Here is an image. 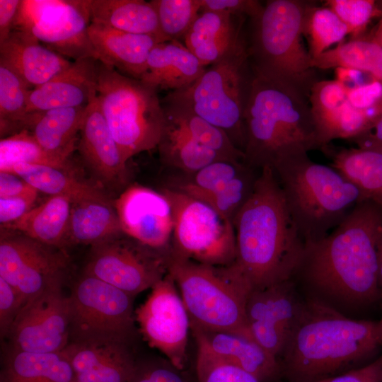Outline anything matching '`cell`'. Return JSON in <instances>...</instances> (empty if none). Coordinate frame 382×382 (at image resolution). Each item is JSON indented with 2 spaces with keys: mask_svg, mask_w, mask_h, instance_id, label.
<instances>
[{
  "mask_svg": "<svg viewBox=\"0 0 382 382\" xmlns=\"http://www.w3.org/2000/svg\"><path fill=\"white\" fill-rule=\"evenodd\" d=\"M272 169L304 244L325 237L366 200L336 169L314 162L306 151L282 158Z\"/></svg>",
  "mask_w": 382,
  "mask_h": 382,
  "instance_id": "cell-5",
  "label": "cell"
},
{
  "mask_svg": "<svg viewBox=\"0 0 382 382\" xmlns=\"http://www.w3.org/2000/svg\"><path fill=\"white\" fill-rule=\"evenodd\" d=\"M114 204L124 234L168 254L173 212L168 199L162 192L133 185L120 194Z\"/></svg>",
  "mask_w": 382,
  "mask_h": 382,
  "instance_id": "cell-18",
  "label": "cell"
},
{
  "mask_svg": "<svg viewBox=\"0 0 382 382\" xmlns=\"http://www.w3.org/2000/svg\"><path fill=\"white\" fill-rule=\"evenodd\" d=\"M248 167L243 161L217 160L192 174V179L178 189L190 195L212 192L239 176Z\"/></svg>",
  "mask_w": 382,
  "mask_h": 382,
  "instance_id": "cell-43",
  "label": "cell"
},
{
  "mask_svg": "<svg viewBox=\"0 0 382 382\" xmlns=\"http://www.w3.org/2000/svg\"><path fill=\"white\" fill-rule=\"evenodd\" d=\"M8 172L18 175L37 191L49 196L65 195L73 201L109 199L96 187L76 178L69 170L48 166L17 163Z\"/></svg>",
  "mask_w": 382,
  "mask_h": 382,
  "instance_id": "cell-34",
  "label": "cell"
},
{
  "mask_svg": "<svg viewBox=\"0 0 382 382\" xmlns=\"http://www.w3.org/2000/svg\"><path fill=\"white\" fill-rule=\"evenodd\" d=\"M162 192L168 199L173 212L168 255L216 267L234 262L236 248L231 220L179 189L166 188Z\"/></svg>",
  "mask_w": 382,
  "mask_h": 382,
  "instance_id": "cell-11",
  "label": "cell"
},
{
  "mask_svg": "<svg viewBox=\"0 0 382 382\" xmlns=\"http://www.w3.org/2000/svg\"><path fill=\"white\" fill-rule=\"evenodd\" d=\"M1 229L0 277L25 302L48 287L64 284L69 266L65 250Z\"/></svg>",
  "mask_w": 382,
  "mask_h": 382,
  "instance_id": "cell-14",
  "label": "cell"
},
{
  "mask_svg": "<svg viewBox=\"0 0 382 382\" xmlns=\"http://www.w3.org/2000/svg\"><path fill=\"white\" fill-rule=\"evenodd\" d=\"M91 0H22L13 30L33 35L46 47L74 60L96 58L88 37Z\"/></svg>",
  "mask_w": 382,
  "mask_h": 382,
  "instance_id": "cell-12",
  "label": "cell"
},
{
  "mask_svg": "<svg viewBox=\"0 0 382 382\" xmlns=\"http://www.w3.org/2000/svg\"><path fill=\"white\" fill-rule=\"evenodd\" d=\"M167 265L190 325L204 330L233 332L251 337L245 306L252 289L231 265L212 266L168 255Z\"/></svg>",
  "mask_w": 382,
  "mask_h": 382,
  "instance_id": "cell-7",
  "label": "cell"
},
{
  "mask_svg": "<svg viewBox=\"0 0 382 382\" xmlns=\"http://www.w3.org/2000/svg\"><path fill=\"white\" fill-rule=\"evenodd\" d=\"M62 352L77 382H130L137 364L131 346L122 343H69Z\"/></svg>",
  "mask_w": 382,
  "mask_h": 382,
  "instance_id": "cell-21",
  "label": "cell"
},
{
  "mask_svg": "<svg viewBox=\"0 0 382 382\" xmlns=\"http://www.w3.org/2000/svg\"><path fill=\"white\" fill-rule=\"evenodd\" d=\"M86 106L40 112L30 132L46 151L71 154L76 149Z\"/></svg>",
  "mask_w": 382,
  "mask_h": 382,
  "instance_id": "cell-33",
  "label": "cell"
},
{
  "mask_svg": "<svg viewBox=\"0 0 382 382\" xmlns=\"http://www.w3.org/2000/svg\"><path fill=\"white\" fill-rule=\"evenodd\" d=\"M91 23L125 33L155 36L161 33L157 12L151 1L143 0H91Z\"/></svg>",
  "mask_w": 382,
  "mask_h": 382,
  "instance_id": "cell-30",
  "label": "cell"
},
{
  "mask_svg": "<svg viewBox=\"0 0 382 382\" xmlns=\"http://www.w3.org/2000/svg\"><path fill=\"white\" fill-rule=\"evenodd\" d=\"M335 80L348 90L364 85L375 79L365 72L348 67L335 68Z\"/></svg>",
  "mask_w": 382,
  "mask_h": 382,
  "instance_id": "cell-54",
  "label": "cell"
},
{
  "mask_svg": "<svg viewBox=\"0 0 382 382\" xmlns=\"http://www.w3.org/2000/svg\"><path fill=\"white\" fill-rule=\"evenodd\" d=\"M303 37L312 59L317 57L336 43H341L349 35L347 25L328 7L318 6L313 1L305 14Z\"/></svg>",
  "mask_w": 382,
  "mask_h": 382,
  "instance_id": "cell-39",
  "label": "cell"
},
{
  "mask_svg": "<svg viewBox=\"0 0 382 382\" xmlns=\"http://www.w3.org/2000/svg\"><path fill=\"white\" fill-rule=\"evenodd\" d=\"M88 33L98 61L137 79L146 71L151 50L165 42L155 36L125 33L94 23H90Z\"/></svg>",
  "mask_w": 382,
  "mask_h": 382,
  "instance_id": "cell-22",
  "label": "cell"
},
{
  "mask_svg": "<svg viewBox=\"0 0 382 382\" xmlns=\"http://www.w3.org/2000/svg\"><path fill=\"white\" fill-rule=\"evenodd\" d=\"M160 30L168 40L183 39L201 12L200 0H152Z\"/></svg>",
  "mask_w": 382,
  "mask_h": 382,
  "instance_id": "cell-41",
  "label": "cell"
},
{
  "mask_svg": "<svg viewBox=\"0 0 382 382\" xmlns=\"http://www.w3.org/2000/svg\"><path fill=\"white\" fill-rule=\"evenodd\" d=\"M68 297L69 343L132 345L139 333L134 296L82 273Z\"/></svg>",
  "mask_w": 382,
  "mask_h": 382,
  "instance_id": "cell-10",
  "label": "cell"
},
{
  "mask_svg": "<svg viewBox=\"0 0 382 382\" xmlns=\"http://www.w3.org/2000/svg\"><path fill=\"white\" fill-rule=\"evenodd\" d=\"M97 62L94 57L74 60L61 73L31 89L28 112L86 106L97 95Z\"/></svg>",
  "mask_w": 382,
  "mask_h": 382,
  "instance_id": "cell-19",
  "label": "cell"
},
{
  "mask_svg": "<svg viewBox=\"0 0 382 382\" xmlns=\"http://www.w3.org/2000/svg\"><path fill=\"white\" fill-rule=\"evenodd\" d=\"M378 282L381 289L382 288V231L378 243Z\"/></svg>",
  "mask_w": 382,
  "mask_h": 382,
  "instance_id": "cell-56",
  "label": "cell"
},
{
  "mask_svg": "<svg viewBox=\"0 0 382 382\" xmlns=\"http://www.w3.org/2000/svg\"><path fill=\"white\" fill-rule=\"evenodd\" d=\"M196 340L213 353L250 373L260 382L282 379L279 360L253 338L233 332L204 330L190 325Z\"/></svg>",
  "mask_w": 382,
  "mask_h": 382,
  "instance_id": "cell-23",
  "label": "cell"
},
{
  "mask_svg": "<svg viewBox=\"0 0 382 382\" xmlns=\"http://www.w3.org/2000/svg\"><path fill=\"white\" fill-rule=\"evenodd\" d=\"M324 6L347 25L351 38L364 35L371 21L381 16L378 1L375 0H326Z\"/></svg>",
  "mask_w": 382,
  "mask_h": 382,
  "instance_id": "cell-44",
  "label": "cell"
},
{
  "mask_svg": "<svg viewBox=\"0 0 382 382\" xmlns=\"http://www.w3.org/2000/svg\"><path fill=\"white\" fill-rule=\"evenodd\" d=\"M0 61L31 89L46 83L72 62L43 46L33 35L17 30L0 43Z\"/></svg>",
  "mask_w": 382,
  "mask_h": 382,
  "instance_id": "cell-24",
  "label": "cell"
},
{
  "mask_svg": "<svg viewBox=\"0 0 382 382\" xmlns=\"http://www.w3.org/2000/svg\"><path fill=\"white\" fill-rule=\"evenodd\" d=\"M246 17L201 11L183 38L185 47L207 66L245 40Z\"/></svg>",
  "mask_w": 382,
  "mask_h": 382,
  "instance_id": "cell-25",
  "label": "cell"
},
{
  "mask_svg": "<svg viewBox=\"0 0 382 382\" xmlns=\"http://www.w3.org/2000/svg\"><path fill=\"white\" fill-rule=\"evenodd\" d=\"M38 192L18 175L0 172V198L35 195Z\"/></svg>",
  "mask_w": 382,
  "mask_h": 382,
  "instance_id": "cell-51",
  "label": "cell"
},
{
  "mask_svg": "<svg viewBox=\"0 0 382 382\" xmlns=\"http://www.w3.org/2000/svg\"><path fill=\"white\" fill-rule=\"evenodd\" d=\"M376 321L347 318L326 302L304 300L279 360L287 382H314L366 364L381 348Z\"/></svg>",
  "mask_w": 382,
  "mask_h": 382,
  "instance_id": "cell-3",
  "label": "cell"
},
{
  "mask_svg": "<svg viewBox=\"0 0 382 382\" xmlns=\"http://www.w3.org/2000/svg\"><path fill=\"white\" fill-rule=\"evenodd\" d=\"M72 202L65 195L49 196L20 219L1 228L16 231L41 243L65 250Z\"/></svg>",
  "mask_w": 382,
  "mask_h": 382,
  "instance_id": "cell-29",
  "label": "cell"
},
{
  "mask_svg": "<svg viewBox=\"0 0 382 382\" xmlns=\"http://www.w3.org/2000/svg\"><path fill=\"white\" fill-rule=\"evenodd\" d=\"M201 11H214L248 18L256 16L263 4L257 0H200Z\"/></svg>",
  "mask_w": 382,
  "mask_h": 382,
  "instance_id": "cell-48",
  "label": "cell"
},
{
  "mask_svg": "<svg viewBox=\"0 0 382 382\" xmlns=\"http://www.w3.org/2000/svg\"><path fill=\"white\" fill-rule=\"evenodd\" d=\"M124 234L114 202L84 199L72 202L66 247L101 243Z\"/></svg>",
  "mask_w": 382,
  "mask_h": 382,
  "instance_id": "cell-28",
  "label": "cell"
},
{
  "mask_svg": "<svg viewBox=\"0 0 382 382\" xmlns=\"http://www.w3.org/2000/svg\"><path fill=\"white\" fill-rule=\"evenodd\" d=\"M303 304L294 279L252 290L245 306L251 337L279 359L298 323Z\"/></svg>",
  "mask_w": 382,
  "mask_h": 382,
  "instance_id": "cell-17",
  "label": "cell"
},
{
  "mask_svg": "<svg viewBox=\"0 0 382 382\" xmlns=\"http://www.w3.org/2000/svg\"><path fill=\"white\" fill-rule=\"evenodd\" d=\"M0 382H77L62 352H30L6 347L1 361Z\"/></svg>",
  "mask_w": 382,
  "mask_h": 382,
  "instance_id": "cell-27",
  "label": "cell"
},
{
  "mask_svg": "<svg viewBox=\"0 0 382 382\" xmlns=\"http://www.w3.org/2000/svg\"><path fill=\"white\" fill-rule=\"evenodd\" d=\"M323 151L331 156V166L354 185L365 199L382 207V153L361 148L330 149Z\"/></svg>",
  "mask_w": 382,
  "mask_h": 382,
  "instance_id": "cell-31",
  "label": "cell"
},
{
  "mask_svg": "<svg viewBox=\"0 0 382 382\" xmlns=\"http://www.w3.org/2000/svg\"><path fill=\"white\" fill-rule=\"evenodd\" d=\"M244 162L260 171L299 151L323 149L309 100L254 75L245 111Z\"/></svg>",
  "mask_w": 382,
  "mask_h": 382,
  "instance_id": "cell-4",
  "label": "cell"
},
{
  "mask_svg": "<svg viewBox=\"0 0 382 382\" xmlns=\"http://www.w3.org/2000/svg\"><path fill=\"white\" fill-rule=\"evenodd\" d=\"M381 299H382V288L381 289ZM377 323V332L379 340L382 344V316L381 319L378 321H376Z\"/></svg>",
  "mask_w": 382,
  "mask_h": 382,
  "instance_id": "cell-57",
  "label": "cell"
},
{
  "mask_svg": "<svg viewBox=\"0 0 382 382\" xmlns=\"http://www.w3.org/2000/svg\"><path fill=\"white\" fill-rule=\"evenodd\" d=\"M314 382H382V352L360 367Z\"/></svg>",
  "mask_w": 382,
  "mask_h": 382,
  "instance_id": "cell-50",
  "label": "cell"
},
{
  "mask_svg": "<svg viewBox=\"0 0 382 382\" xmlns=\"http://www.w3.org/2000/svg\"><path fill=\"white\" fill-rule=\"evenodd\" d=\"M348 89L337 80H321L312 86L309 103L316 123L347 102Z\"/></svg>",
  "mask_w": 382,
  "mask_h": 382,
  "instance_id": "cell-45",
  "label": "cell"
},
{
  "mask_svg": "<svg viewBox=\"0 0 382 382\" xmlns=\"http://www.w3.org/2000/svg\"><path fill=\"white\" fill-rule=\"evenodd\" d=\"M233 224L236 255L231 265L252 290L292 279L305 244L272 168L260 170Z\"/></svg>",
  "mask_w": 382,
  "mask_h": 382,
  "instance_id": "cell-2",
  "label": "cell"
},
{
  "mask_svg": "<svg viewBox=\"0 0 382 382\" xmlns=\"http://www.w3.org/2000/svg\"><path fill=\"white\" fill-rule=\"evenodd\" d=\"M163 108V107H162ZM158 145L161 161L166 165L194 174L208 164L223 158L191 137L167 110Z\"/></svg>",
  "mask_w": 382,
  "mask_h": 382,
  "instance_id": "cell-32",
  "label": "cell"
},
{
  "mask_svg": "<svg viewBox=\"0 0 382 382\" xmlns=\"http://www.w3.org/2000/svg\"><path fill=\"white\" fill-rule=\"evenodd\" d=\"M38 194L0 198L1 226L11 224L35 207Z\"/></svg>",
  "mask_w": 382,
  "mask_h": 382,
  "instance_id": "cell-49",
  "label": "cell"
},
{
  "mask_svg": "<svg viewBox=\"0 0 382 382\" xmlns=\"http://www.w3.org/2000/svg\"><path fill=\"white\" fill-rule=\"evenodd\" d=\"M76 149L86 164L103 181H125L127 161L101 112L97 95L86 106Z\"/></svg>",
  "mask_w": 382,
  "mask_h": 382,
  "instance_id": "cell-20",
  "label": "cell"
},
{
  "mask_svg": "<svg viewBox=\"0 0 382 382\" xmlns=\"http://www.w3.org/2000/svg\"><path fill=\"white\" fill-rule=\"evenodd\" d=\"M21 3V0H0V43L12 32Z\"/></svg>",
  "mask_w": 382,
  "mask_h": 382,
  "instance_id": "cell-52",
  "label": "cell"
},
{
  "mask_svg": "<svg viewBox=\"0 0 382 382\" xmlns=\"http://www.w3.org/2000/svg\"><path fill=\"white\" fill-rule=\"evenodd\" d=\"M63 285L48 287L20 310L6 339L8 347L30 352H59L69 343V301Z\"/></svg>",
  "mask_w": 382,
  "mask_h": 382,
  "instance_id": "cell-16",
  "label": "cell"
},
{
  "mask_svg": "<svg viewBox=\"0 0 382 382\" xmlns=\"http://www.w3.org/2000/svg\"><path fill=\"white\" fill-rule=\"evenodd\" d=\"M195 340L199 382H260L250 373L216 355L202 341Z\"/></svg>",
  "mask_w": 382,
  "mask_h": 382,
  "instance_id": "cell-42",
  "label": "cell"
},
{
  "mask_svg": "<svg viewBox=\"0 0 382 382\" xmlns=\"http://www.w3.org/2000/svg\"><path fill=\"white\" fill-rule=\"evenodd\" d=\"M365 34L376 42L382 50V17H381L374 26Z\"/></svg>",
  "mask_w": 382,
  "mask_h": 382,
  "instance_id": "cell-55",
  "label": "cell"
},
{
  "mask_svg": "<svg viewBox=\"0 0 382 382\" xmlns=\"http://www.w3.org/2000/svg\"><path fill=\"white\" fill-rule=\"evenodd\" d=\"M347 100L354 108L382 113V82L376 79L348 90Z\"/></svg>",
  "mask_w": 382,
  "mask_h": 382,
  "instance_id": "cell-47",
  "label": "cell"
},
{
  "mask_svg": "<svg viewBox=\"0 0 382 382\" xmlns=\"http://www.w3.org/2000/svg\"><path fill=\"white\" fill-rule=\"evenodd\" d=\"M381 231L382 207L370 199L359 202L325 237L305 243L293 278L335 302L374 303L381 298L377 248Z\"/></svg>",
  "mask_w": 382,
  "mask_h": 382,
  "instance_id": "cell-1",
  "label": "cell"
},
{
  "mask_svg": "<svg viewBox=\"0 0 382 382\" xmlns=\"http://www.w3.org/2000/svg\"><path fill=\"white\" fill-rule=\"evenodd\" d=\"M173 277L155 284L146 301L135 310L139 332L179 371L187 364L190 319Z\"/></svg>",
  "mask_w": 382,
  "mask_h": 382,
  "instance_id": "cell-15",
  "label": "cell"
},
{
  "mask_svg": "<svg viewBox=\"0 0 382 382\" xmlns=\"http://www.w3.org/2000/svg\"><path fill=\"white\" fill-rule=\"evenodd\" d=\"M161 101L180 125L204 146L215 151L224 159L243 161L244 154L237 149L228 135L185 105L166 97Z\"/></svg>",
  "mask_w": 382,
  "mask_h": 382,
  "instance_id": "cell-37",
  "label": "cell"
},
{
  "mask_svg": "<svg viewBox=\"0 0 382 382\" xmlns=\"http://www.w3.org/2000/svg\"><path fill=\"white\" fill-rule=\"evenodd\" d=\"M378 6H379L380 10H381V17H382V0L378 1Z\"/></svg>",
  "mask_w": 382,
  "mask_h": 382,
  "instance_id": "cell-58",
  "label": "cell"
},
{
  "mask_svg": "<svg viewBox=\"0 0 382 382\" xmlns=\"http://www.w3.org/2000/svg\"><path fill=\"white\" fill-rule=\"evenodd\" d=\"M259 172L249 166L222 187L190 196L207 203L220 215L233 221L236 214L250 197Z\"/></svg>",
  "mask_w": 382,
  "mask_h": 382,
  "instance_id": "cell-40",
  "label": "cell"
},
{
  "mask_svg": "<svg viewBox=\"0 0 382 382\" xmlns=\"http://www.w3.org/2000/svg\"><path fill=\"white\" fill-rule=\"evenodd\" d=\"M312 65L316 69H355L382 82V50L366 34L330 48L312 59Z\"/></svg>",
  "mask_w": 382,
  "mask_h": 382,
  "instance_id": "cell-36",
  "label": "cell"
},
{
  "mask_svg": "<svg viewBox=\"0 0 382 382\" xmlns=\"http://www.w3.org/2000/svg\"><path fill=\"white\" fill-rule=\"evenodd\" d=\"M96 89L101 112L127 161L158 146L164 113L157 91L98 60Z\"/></svg>",
  "mask_w": 382,
  "mask_h": 382,
  "instance_id": "cell-9",
  "label": "cell"
},
{
  "mask_svg": "<svg viewBox=\"0 0 382 382\" xmlns=\"http://www.w3.org/2000/svg\"><path fill=\"white\" fill-rule=\"evenodd\" d=\"M31 88L5 63L0 61V133L1 139L24 129L30 131L40 112L28 113Z\"/></svg>",
  "mask_w": 382,
  "mask_h": 382,
  "instance_id": "cell-35",
  "label": "cell"
},
{
  "mask_svg": "<svg viewBox=\"0 0 382 382\" xmlns=\"http://www.w3.org/2000/svg\"><path fill=\"white\" fill-rule=\"evenodd\" d=\"M71 156L46 151L30 131L24 129L1 139L0 172H8L17 163L48 166L71 170Z\"/></svg>",
  "mask_w": 382,
  "mask_h": 382,
  "instance_id": "cell-38",
  "label": "cell"
},
{
  "mask_svg": "<svg viewBox=\"0 0 382 382\" xmlns=\"http://www.w3.org/2000/svg\"><path fill=\"white\" fill-rule=\"evenodd\" d=\"M253 77L245 39L207 66L192 85L165 97L223 130L243 152L245 111Z\"/></svg>",
  "mask_w": 382,
  "mask_h": 382,
  "instance_id": "cell-8",
  "label": "cell"
},
{
  "mask_svg": "<svg viewBox=\"0 0 382 382\" xmlns=\"http://www.w3.org/2000/svg\"><path fill=\"white\" fill-rule=\"evenodd\" d=\"M312 1L269 0L249 18L246 35L255 76L288 87L309 100L316 69L303 42L305 14Z\"/></svg>",
  "mask_w": 382,
  "mask_h": 382,
  "instance_id": "cell-6",
  "label": "cell"
},
{
  "mask_svg": "<svg viewBox=\"0 0 382 382\" xmlns=\"http://www.w3.org/2000/svg\"><path fill=\"white\" fill-rule=\"evenodd\" d=\"M168 255L122 234L91 246L83 273L135 297L166 275Z\"/></svg>",
  "mask_w": 382,
  "mask_h": 382,
  "instance_id": "cell-13",
  "label": "cell"
},
{
  "mask_svg": "<svg viewBox=\"0 0 382 382\" xmlns=\"http://www.w3.org/2000/svg\"><path fill=\"white\" fill-rule=\"evenodd\" d=\"M352 141L359 148L382 153V113L366 132Z\"/></svg>",
  "mask_w": 382,
  "mask_h": 382,
  "instance_id": "cell-53",
  "label": "cell"
},
{
  "mask_svg": "<svg viewBox=\"0 0 382 382\" xmlns=\"http://www.w3.org/2000/svg\"><path fill=\"white\" fill-rule=\"evenodd\" d=\"M25 303L19 293L0 277V335L5 339L20 310Z\"/></svg>",
  "mask_w": 382,
  "mask_h": 382,
  "instance_id": "cell-46",
  "label": "cell"
},
{
  "mask_svg": "<svg viewBox=\"0 0 382 382\" xmlns=\"http://www.w3.org/2000/svg\"><path fill=\"white\" fill-rule=\"evenodd\" d=\"M206 66L179 41L160 42L151 50L139 80L156 91L175 92L192 85Z\"/></svg>",
  "mask_w": 382,
  "mask_h": 382,
  "instance_id": "cell-26",
  "label": "cell"
}]
</instances>
